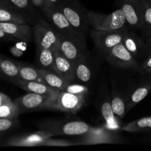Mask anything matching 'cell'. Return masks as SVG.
Masks as SVG:
<instances>
[{
	"label": "cell",
	"instance_id": "8",
	"mask_svg": "<svg viewBox=\"0 0 151 151\" xmlns=\"http://www.w3.org/2000/svg\"><path fill=\"white\" fill-rule=\"evenodd\" d=\"M58 7L60 9L71 24L81 32H87L88 23L86 11L77 0H63Z\"/></svg>",
	"mask_w": 151,
	"mask_h": 151
},
{
	"label": "cell",
	"instance_id": "26",
	"mask_svg": "<svg viewBox=\"0 0 151 151\" xmlns=\"http://www.w3.org/2000/svg\"><path fill=\"white\" fill-rule=\"evenodd\" d=\"M127 100H128V97H124L123 96L121 95L117 90L114 89L112 91L111 97L112 109L115 115L119 119H122L125 116V114L127 112Z\"/></svg>",
	"mask_w": 151,
	"mask_h": 151
},
{
	"label": "cell",
	"instance_id": "28",
	"mask_svg": "<svg viewBox=\"0 0 151 151\" xmlns=\"http://www.w3.org/2000/svg\"><path fill=\"white\" fill-rule=\"evenodd\" d=\"M143 18V29L142 33L145 38L151 34V1L148 0H139Z\"/></svg>",
	"mask_w": 151,
	"mask_h": 151
},
{
	"label": "cell",
	"instance_id": "37",
	"mask_svg": "<svg viewBox=\"0 0 151 151\" xmlns=\"http://www.w3.org/2000/svg\"><path fill=\"white\" fill-rule=\"evenodd\" d=\"M13 100H11L9 96H7V94H4L3 92L0 93V106L1 105H4V104H7V103H10Z\"/></svg>",
	"mask_w": 151,
	"mask_h": 151
},
{
	"label": "cell",
	"instance_id": "20",
	"mask_svg": "<svg viewBox=\"0 0 151 151\" xmlns=\"http://www.w3.org/2000/svg\"><path fill=\"white\" fill-rule=\"evenodd\" d=\"M13 83L29 93L43 94L50 97H55L60 92L46 84L36 81H27L22 79H17Z\"/></svg>",
	"mask_w": 151,
	"mask_h": 151
},
{
	"label": "cell",
	"instance_id": "18",
	"mask_svg": "<svg viewBox=\"0 0 151 151\" xmlns=\"http://www.w3.org/2000/svg\"><path fill=\"white\" fill-rule=\"evenodd\" d=\"M0 29L21 41H31L33 38V29L29 24L0 22Z\"/></svg>",
	"mask_w": 151,
	"mask_h": 151
},
{
	"label": "cell",
	"instance_id": "17",
	"mask_svg": "<svg viewBox=\"0 0 151 151\" xmlns=\"http://www.w3.org/2000/svg\"><path fill=\"white\" fill-rule=\"evenodd\" d=\"M55 63L58 75L68 83L76 81L75 73V63L65 57L58 49L54 51Z\"/></svg>",
	"mask_w": 151,
	"mask_h": 151
},
{
	"label": "cell",
	"instance_id": "5",
	"mask_svg": "<svg viewBox=\"0 0 151 151\" xmlns=\"http://www.w3.org/2000/svg\"><path fill=\"white\" fill-rule=\"evenodd\" d=\"M40 9L44 19L60 33L66 35H80L85 34L75 29L71 24L58 6L45 4Z\"/></svg>",
	"mask_w": 151,
	"mask_h": 151
},
{
	"label": "cell",
	"instance_id": "33",
	"mask_svg": "<svg viewBox=\"0 0 151 151\" xmlns=\"http://www.w3.org/2000/svg\"><path fill=\"white\" fill-rule=\"evenodd\" d=\"M77 145H78V142H73L69 140L58 139L50 137L44 142L42 146H72Z\"/></svg>",
	"mask_w": 151,
	"mask_h": 151
},
{
	"label": "cell",
	"instance_id": "27",
	"mask_svg": "<svg viewBox=\"0 0 151 151\" xmlns=\"http://www.w3.org/2000/svg\"><path fill=\"white\" fill-rule=\"evenodd\" d=\"M122 130L131 133L151 131V116L128 122L122 127Z\"/></svg>",
	"mask_w": 151,
	"mask_h": 151
},
{
	"label": "cell",
	"instance_id": "14",
	"mask_svg": "<svg viewBox=\"0 0 151 151\" xmlns=\"http://www.w3.org/2000/svg\"><path fill=\"white\" fill-rule=\"evenodd\" d=\"M122 43L139 63L148 55L149 51L145 40L139 36L134 31L128 29L124 35Z\"/></svg>",
	"mask_w": 151,
	"mask_h": 151
},
{
	"label": "cell",
	"instance_id": "13",
	"mask_svg": "<svg viewBox=\"0 0 151 151\" xmlns=\"http://www.w3.org/2000/svg\"><path fill=\"white\" fill-rule=\"evenodd\" d=\"M127 25L131 30L142 31V11L139 0H123L121 4Z\"/></svg>",
	"mask_w": 151,
	"mask_h": 151
},
{
	"label": "cell",
	"instance_id": "12",
	"mask_svg": "<svg viewBox=\"0 0 151 151\" xmlns=\"http://www.w3.org/2000/svg\"><path fill=\"white\" fill-rule=\"evenodd\" d=\"M54 97L43 95V94L28 93L18 97L14 100L20 109L21 114L23 113L44 109L50 110V105Z\"/></svg>",
	"mask_w": 151,
	"mask_h": 151
},
{
	"label": "cell",
	"instance_id": "36",
	"mask_svg": "<svg viewBox=\"0 0 151 151\" xmlns=\"http://www.w3.org/2000/svg\"><path fill=\"white\" fill-rule=\"evenodd\" d=\"M10 52L13 56L15 57H21L24 55V51L23 50L20 49L19 47H16V46H13V47H11L10 48Z\"/></svg>",
	"mask_w": 151,
	"mask_h": 151
},
{
	"label": "cell",
	"instance_id": "30",
	"mask_svg": "<svg viewBox=\"0 0 151 151\" xmlns=\"http://www.w3.org/2000/svg\"><path fill=\"white\" fill-rule=\"evenodd\" d=\"M13 5L19 8L22 11L29 14L31 17L34 16L35 10L34 9V4L31 0H7Z\"/></svg>",
	"mask_w": 151,
	"mask_h": 151
},
{
	"label": "cell",
	"instance_id": "23",
	"mask_svg": "<svg viewBox=\"0 0 151 151\" xmlns=\"http://www.w3.org/2000/svg\"><path fill=\"white\" fill-rule=\"evenodd\" d=\"M0 69L1 73L4 78L10 80L12 82L19 78L20 73V63L14 61L13 60L1 57L0 60Z\"/></svg>",
	"mask_w": 151,
	"mask_h": 151
},
{
	"label": "cell",
	"instance_id": "2",
	"mask_svg": "<svg viewBox=\"0 0 151 151\" xmlns=\"http://www.w3.org/2000/svg\"><path fill=\"white\" fill-rule=\"evenodd\" d=\"M38 128L54 133L55 135L81 136L91 128L88 124L82 120H47L36 123Z\"/></svg>",
	"mask_w": 151,
	"mask_h": 151
},
{
	"label": "cell",
	"instance_id": "7",
	"mask_svg": "<svg viewBox=\"0 0 151 151\" xmlns=\"http://www.w3.org/2000/svg\"><path fill=\"white\" fill-rule=\"evenodd\" d=\"M119 134V131L110 129L104 125L100 127H91L88 132L81 136L78 144L83 145L117 144L122 140Z\"/></svg>",
	"mask_w": 151,
	"mask_h": 151
},
{
	"label": "cell",
	"instance_id": "38",
	"mask_svg": "<svg viewBox=\"0 0 151 151\" xmlns=\"http://www.w3.org/2000/svg\"><path fill=\"white\" fill-rule=\"evenodd\" d=\"M31 1H32V4H33L35 7H38V8H41V7L44 5L46 0H31Z\"/></svg>",
	"mask_w": 151,
	"mask_h": 151
},
{
	"label": "cell",
	"instance_id": "24",
	"mask_svg": "<svg viewBox=\"0 0 151 151\" xmlns=\"http://www.w3.org/2000/svg\"><path fill=\"white\" fill-rule=\"evenodd\" d=\"M39 71L42 75L43 78H44V81H45L46 84L51 88L57 90V91H65L66 86L69 83L67 81H65L58 74L42 69H39Z\"/></svg>",
	"mask_w": 151,
	"mask_h": 151
},
{
	"label": "cell",
	"instance_id": "4",
	"mask_svg": "<svg viewBox=\"0 0 151 151\" xmlns=\"http://www.w3.org/2000/svg\"><path fill=\"white\" fill-rule=\"evenodd\" d=\"M33 38L36 48L48 49L55 51L59 47L58 32L44 18L38 19L34 25Z\"/></svg>",
	"mask_w": 151,
	"mask_h": 151
},
{
	"label": "cell",
	"instance_id": "19",
	"mask_svg": "<svg viewBox=\"0 0 151 151\" xmlns=\"http://www.w3.org/2000/svg\"><path fill=\"white\" fill-rule=\"evenodd\" d=\"M89 53L83 56L75 63V73L76 81L81 84L87 86L91 82L94 76L93 68L91 62L88 60Z\"/></svg>",
	"mask_w": 151,
	"mask_h": 151
},
{
	"label": "cell",
	"instance_id": "39",
	"mask_svg": "<svg viewBox=\"0 0 151 151\" xmlns=\"http://www.w3.org/2000/svg\"><path fill=\"white\" fill-rule=\"evenodd\" d=\"M145 42H146V44H147V49H148L149 52H151V34L148 37L145 38Z\"/></svg>",
	"mask_w": 151,
	"mask_h": 151
},
{
	"label": "cell",
	"instance_id": "21",
	"mask_svg": "<svg viewBox=\"0 0 151 151\" xmlns=\"http://www.w3.org/2000/svg\"><path fill=\"white\" fill-rule=\"evenodd\" d=\"M100 113L105 121V126L117 131L122 129L120 122L118 119L119 118L115 115L112 109L111 98H109L107 95H106V97H104L102 100L101 103H100Z\"/></svg>",
	"mask_w": 151,
	"mask_h": 151
},
{
	"label": "cell",
	"instance_id": "10",
	"mask_svg": "<svg viewBox=\"0 0 151 151\" xmlns=\"http://www.w3.org/2000/svg\"><path fill=\"white\" fill-rule=\"evenodd\" d=\"M104 56L108 63L116 67L137 71L139 68L140 63L122 43L113 47Z\"/></svg>",
	"mask_w": 151,
	"mask_h": 151
},
{
	"label": "cell",
	"instance_id": "34",
	"mask_svg": "<svg viewBox=\"0 0 151 151\" xmlns=\"http://www.w3.org/2000/svg\"><path fill=\"white\" fill-rule=\"evenodd\" d=\"M138 71L141 75H151V52H149L146 58L140 63Z\"/></svg>",
	"mask_w": 151,
	"mask_h": 151
},
{
	"label": "cell",
	"instance_id": "11",
	"mask_svg": "<svg viewBox=\"0 0 151 151\" xmlns=\"http://www.w3.org/2000/svg\"><path fill=\"white\" fill-rule=\"evenodd\" d=\"M55 134L49 130L41 129L35 132L20 136H15L4 142V146L10 147H35L42 146L48 138L54 137Z\"/></svg>",
	"mask_w": 151,
	"mask_h": 151
},
{
	"label": "cell",
	"instance_id": "35",
	"mask_svg": "<svg viewBox=\"0 0 151 151\" xmlns=\"http://www.w3.org/2000/svg\"><path fill=\"white\" fill-rule=\"evenodd\" d=\"M0 37H1V40L4 41H11L17 40V38H15L13 35L7 33V32H6L5 31H4L1 29H0Z\"/></svg>",
	"mask_w": 151,
	"mask_h": 151
},
{
	"label": "cell",
	"instance_id": "6",
	"mask_svg": "<svg viewBox=\"0 0 151 151\" xmlns=\"http://www.w3.org/2000/svg\"><path fill=\"white\" fill-rule=\"evenodd\" d=\"M129 28L116 29V30H101L91 29L90 35L96 49L105 55L109 50L115 46L122 43L125 32Z\"/></svg>",
	"mask_w": 151,
	"mask_h": 151
},
{
	"label": "cell",
	"instance_id": "22",
	"mask_svg": "<svg viewBox=\"0 0 151 151\" xmlns=\"http://www.w3.org/2000/svg\"><path fill=\"white\" fill-rule=\"evenodd\" d=\"M36 64L37 67L39 69H46L58 74L55 63V55L52 50L36 48Z\"/></svg>",
	"mask_w": 151,
	"mask_h": 151
},
{
	"label": "cell",
	"instance_id": "31",
	"mask_svg": "<svg viewBox=\"0 0 151 151\" xmlns=\"http://www.w3.org/2000/svg\"><path fill=\"white\" fill-rule=\"evenodd\" d=\"M65 91L76 94L86 95V94H88V88L87 86L84 85V84L79 83H69L67 86H66Z\"/></svg>",
	"mask_w": 151,
	"mask_h": 151
},
{
	"label": "cell",
	"instance_id": "9",
	"mask_svg": "<svg viewBox=\"0 0 151 151\" xmlns=\"http://www.w3.org/2000/svg\"><path fill=\"white\" fill-rule=\"evenodd\" d=\"M86 95L61 91L52 98L50 110H58L69 114H76L85 104Z\"/></svg>",
	"mask_w": 151,
	"mask_h": 151
},
{
	"label": "cell",
	"instance_id": "1",
	"mask_svg": "<svg viewBox=\"0 0 151 151\" xmlns=\"http://www.w3.org/2000/svg\"><path fill=\"white\" fill-rule=\"evenodd\" d=\"M89 27L93 29L116 30L128 28L122 9H116L109 14L86 11Z\"/></svg>",
	"mask_w": 151,
	"mask_h": 151
},
{
	"label": "cell",
	"instance_id": "25",
	"mask_svg": "<svg viewBox=\"0 0 151 151\" xmlns=\"http://www.w3.org/2000/svg\"><path fill=\"white\" fill-rule=\"evenodd\" d=\"M19 79L27 81H36V82L46 84L40 72L39 68L35 67L27 63H20V73H19Z\"/></svg>",
	"mask_w": 151,
	"mask_h": 151
},
{
	"label": "cell",
	"instance_id": "3",
	"mask_svg": "<svg viewBox=\"0 0 151 151\" xmlns=\"http://www.w3.org/2000/svg\"><path fill=\"white\" fill-rule=\"evenodd\" d=\"M59 38L58 50L74 63L88 52L84 34L80 35H66L58 31Z\"/></svg>",
	"mask_w": 151,
	"mask_h": 151
},
{
	"label": "cell",
	"instance_id": "29",
	"mask_svg": "<svg viewBox=\"0 0 151 151\" xmlns=\"http://www.w3.org/2000/svg\"><path fill=\"white\" fill-rule=\"evenodd\" d=\"M20 114V109L14 100L0 106V118L16 119Z\"/></svg>",
	"mask_w": 151,
	"mask_h": 151
},
{
	"label": "cell",
	"instance_id": "32",
	"mask_svg": "<svg viewBox=\"0 0 151 151\" xmlns=\"http://www.w3.org/2000/svg\"><path fill=\"white\" fill-rule=\"evenodd\" d=\"M19 124L18 118L16 119H7V118H0V133L1 135L9 130L14 128Z\"/></svg>",
	"mask_w": 151,
	"mask_h": 151
},
{
	"label": "cell",
	"instance_id": "15",
	"mask_svg": "<svg viewBox=\"0 0 151 151\" xmlns=\"http://www.w3.org/2000/svg\"><path fill=\"white\" fill-rule=\"evenodd\" d=\"M0 22L30 24L32 17L7 0H0Z\"/></svg>",
	"mask_w": 151,
	"mask_h": 151
},
{
	"label": "cell",
	"instance_id": "16",
	"mask_svg": "<svg viewBox=\"0 0 151 151\" xmlns=\"http://www.w3.org/2000/svg\"><path fill=\"white\" fill-rule=\"evenodd\" d=\"M151 92V76L147 77L135 86L128 94L127 100V111L144 100Z\"/></svg>",
	"mask_w": 151,
	"mask_h": 151
}]
</instances>
